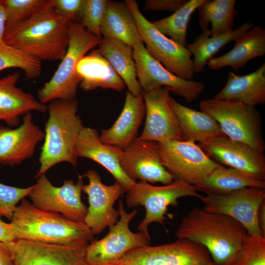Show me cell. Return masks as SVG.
Segmentation results:
<instances>
[{
	"mask_svg": "<svg viewBox=\"0 0 265 265\" xmlns=\"http://www.w3.org/2000/svg\"><path fill=\"white\" fill-rule=\"evenodd\" d=\"M135 20L140 38L149 54L167 70L186 80L194 75L191 54L186 47L160 33L140 11L134 0L124 1Z\"/></svg>",
	"mask_w": 265,
	"mask_h": 265,
	"instance_id": "ba28073f",
	"label": "cell"
},
{
	"mask_svg": "<svg viewBox=\"0 0 265 265\" xmlns=\"http://www.w3.org/2000/svg\"><path fill=\"white\" fill-rule=\"evenodd\" d=\"M1 2L5 13V30L53 6V0H1Z\"/></svg>",
	"mask_w": 265,
	"mask_h": 265,
	"instance_id": "e575fe53",
	"label": "cell"
},
{
	"mask_svg": "<svg viewBox=\"0 0 265 265\" xmlns=\"http://www.w3.org/2000/svg\"><path fill=\"white\" fill-rule=\"evenodd\" d=\"M252 26V23L245 22L236 29L216 36H211L210 29L203 30L193 42L186 46L193 55L194 73L203 72L207 62L222 47L232 41H236Z\"/></svg>",
	"mask_w": 265,
	"mask_h": 265,
	"instance_id": "f546056e",
	"label": "cell"
},
{
	"mask_svg": "<svg viewBox=\"0 0 265 265\" xmlns=\"http://www.w3.org/2000/svg\"><path fill=\"white\" fill-rule=\"evenodd\" d=\"M85 0H53V8L61 17L70 21H80Z\"/></svg>",
	"mask_w": 265,
	"mask_h": 265,
	"instance_id": "f35d334b",
	"label": "cell"
},
{
	"mask_svg": "<svg viewBox=\"0 0 265 265\" xmlns=\"http://www.w3.org/2000/svg\"><path fill=\"white\" fill-rule=\"evenodd\" d=\"M145 112L142 94L137 96L127 91L118 118L110 128L102 130L100 135L101 141L124 149L137 137V132L145 117Z\"/></svg>",
	"mask_w": 265,
	"mask_h": 265,
	"instance_id": "603a6c76",
	"label": "cell"
},
{
	"mask_svg": "<svg viewBox=\"0 0 265 265\" xmlns=\"http://www.w3.org/2000/svg\"><path fill=\"white\" fill-rule=\"evenodd\" d=\"M158 145L160 162L174 180L195 186L222 166L192 141L168 140Z\"/></svg>",
	"mask_w": 265,
	"mask_h": 265,
	"instance_id": "9c48e42d",
	"label": "cell"
},
{
	"mask_svg": "<svg viewBox=\"0 0 265 265\" xmlns=\"http://www.w3.org/2000/svg\"><path fill=\"white\" fill-rule=\"evenodd\" d=\"M78 157L89 159L101 165L128 191L136 182L128 178L120 165L122 150L103 143L96 129L84 127L76 146Z\"/></svg>",
	"mask_w": 265,
	"mask_h": 265,
	"instance_id": "44dd1931",
	"label": "cell"
},
{
	"mask_svg": "<svg viewBox=\"0 0 265 265\" xmlns=\"http://www.w3.org/2000/svg\"><path fill=\"white\" fill-rule=\"evenodd\" d=\"M212 159L234 168L250 179L265 181V156L263 151L226 136L198 142Z\"/></svg>",
	"mask_w": 265,
	"mask_h": 265,
	"instance_id": "5bb4252c",
	"label": "cell"
},
{
	"mask_svg": "<svg viewBox=\"0 0 265 265\" xmlns=\"http://www.w3.org/2000/svg\"><path fill=\"white\" fill-rule=\"evenodd\" d=\"M195 187L206 194L225 195L247 187L265 188V181L250 179L234 168L222 165Z\"/></svg>",
	"mask_w": 265,
	"mask_h": 265,
	"instance_id": "4dcf8cb0",
	"label": "cell"
},
{
	"mask_svg": "<svg viewBox=\"0 0 265 265\" xmlns=\"http://www.w3.org/2000/svg\"><path fill=\"white\" fill-rule=\"evenodd\" d=\"M70 22L52 7L5 30L3 40L41 61L61 60L68 47Z\"/></svg>",
	"mask_w": 265,
	"mask_h": 265,
	"instance_id": "7a4b0ae2",
	"label": "cell"
},
{
	"mask_svg": "<svg viewBox=\"0 0 265 265\" xmlns=\"http://www.w3.org/2000/svg\"><path fill=\"white\" fill-rule=\"evenodd\" d=\"M236 0H205L197 9L199 24L203 30L212 24L211 36L225 34L233 30L234 21L237 14Z\"/></svg>",
	"mask_w": 265,
	"mask_h": 265,
	"instance_id": "1f68e13d",
	"label": "cell"
},
{
	"mask_svg": "<svg viewBox=\"0 0 265 265\" xmlns=\"http://www.w3.org/2000/svg\"><path fill=\"white\" fill-rule=\"evenodd\" d=\"M20 77V74L16 72L0 79V122L11 128L19 126L21 116L28 112L48 110L46 104L17 86Z\"/></svg>",
	"mask_w": 265,
	"mask_h": 265,
	"instance_id": "7402d4cb",
	"label": "cell"
},
{
	"mask_svg": "<svg viewBox=\"0 0 265 265\" xmlns=\"http://www.w3.org/2000/svg\"><path fill=\"white\" fill-rule=\"evenodd\" d=\"M205 0H189L171 15L152 22L156 28L180 45L186 46V31L190 18Z\"/></svg>",
	"mask_w": 265,
	"mask_h": 265,
	"instance_id": "d6a6232c",
	"label": "cell"
},
{
	"mask_svg": "<svg viewBox=\"0 0 265 265\" xmlns=\"http://www.w3.org/2000/svg\"><path fill=\"white\" fill-rule=\"evenodd\" d=\"M76 73L81 79L80 88L85 91L97 88L122 91L125 84L98 50H92L79 62Z\"/></svg>",
	"mask_w": 265,
	"mask_h": 265,
	"instance_id": "cb8c5ba5",
	"label": "cell"
},
{
	"mask_svg": "<svg viewBox=\"0 0 265 265\" xmlns=\"http://www.w3.org/2000/svg\"><path fill=\"white\" fill-rule=\"evenodd\" d=\"M194 186L181 180H174L162 186H155L143 181L135 182L127 192L126 204L129 208L139 205L145 208L146 214L137 229L151 239L148 227L153 222L163 227L167 219L165 214L169 206H176L181 197L201 196Z\"/></svg>",
	"mask_w": 265,
	"mask_h": 265,
	"instance_id": "52a82bcc",
	"label": "cell"
},
{
	"mask_svg": "<svg viewBox=\"0 0 265 265\" xmlns=\"http://www.w3.org/2000/svg\"><path fill=\"white\" fill-rule=\"evenodd\" d=\"M128 252L116 265H216L202 245L186 238Z\"/></svg>",
	"mask_w": 265,
	"mask_h": 265,
	"instance_id": "7c38bea8",
	"label": "cell"
},
{
	"mask_svg": "<svg viewBox=\"0 0 265 265\" xmlns=\"http://www.w3.org/2000/svg\"><path fill=\"white\" fill-rule=\"evenodd\" d=\"M187 0H146V10L170 11L175 12L180 8Z\"/></svg>",
	"mask_w": 265,
	"mask_h": 265,
	"instance_id": "ab89813d",
	"label": "cell"
},
{
	"mask_svg": "<svg viewBox=\"0 0 265 265\" xmlns=\"http://www.w3.org/2000/svg\"><path fill=\"white\" fill-rule=\"evenodd\" d=\"M100 33L133 46L139 35L133 16L125 2L107 0Z\"/></svg>",
	"mask_w": 265,
	"mask_h": 265,
	"instance_id": "f1b7e54d",
	"label": "cell"
},
{
	"mask_svg": "<svg viewBox=\"0 0 265 265\" xmlns=\"http://www.w3.org/2000/svg\"><path fill=\"white\" fill-rule=\"evenodd\" d=\"M169 102L183 140L200 142L225 135L217 121L209 114L184 106L171 97Z\"/></svg>",
	"mask_w": 265,
	"mask_h": 265,
	"instance_id": "4316f807",
	"label": "cell"
},
{
	"mask_svg": "<svg viewBox=\"0 0 265 265\" xmlns=\"http://www.w3.org/2000/svg\"><path fill=\"white\" fill-rule=\"evenodd\" d=\"M106 0H85L81 19L79 23L90 34L102 38L100 27L106 5Z\"/></svg>",
	"mask_w": 265,
	"mask_h": 265,
	"instance_id": "8d00e7d4",
	"label": "cell"
},
{
	"mask_svg": "<svg viewBox=\"0 0 265 265\" xmlns=\"http://www.w3.org/2000/svg\"><path fill=\"white\" fill-rule=\"evenodd\" d=\"M82 176L88 180V184L84 185L82 190L87 195L89 203L84 222L94 235L99 234L118 220L119 213L114 204L126 191L117 181L110 186L103 184L100 175L94 170L89 169Z\"/></svg>",
	"mask_w": 265,
	"mask_h": 265,
	"instance_id": "e0dca14e",
	"label": "cell"
},
{
	"mask_svg": "<svg viewBox=\"0 0 265 265\" xmlns=\"http://www.w3.org/2000/svg\"><path fill=\"white\" fill-rule=\"evenodd\" d=\"M69 42L66 53L51 80L37 92L38 101L44 104L55 100L76 99L81 79L76 73L79 61L101 40L88 33L79 23L70 21Z\"/></svg>",
	"mask_w": 265,
	"mask_h": 265,
	"instance_id": "5b68a950",
	"label": "cell"
},
{
	"mask_svg": "<svg viewBox=\"0 0 265 265\" xmlns=\"http://www.w3.org/2000/svg\"><path fill=\"white\" fill-rule=\"evenodd\" d=\"M6 243L13 265H88V244L65 245L25 239Z\"/></svg>",
	"mask_w": 265,
	"mask_h": 265,
	"instance_id": "2e32d148",
	"label": "cell"
},
{
	"mask_svg": "<svg viewBox=\"0 0 265 265\" xmlns=\"http://www.w3.org/2000/svg\"><path fill=\"white\" fill-rule=\"evenodd\" d=\"M199 199L206 212L230 216L240 223L248 235L262 236L257 214L265 200V188L247 187L225 195L207 193Z\"/></svg>",
	"mask_w": 265,
	"mask_h": 265,
	"instance_id": "9a60e30c",
	"label": "cell"
},
{
	"mask_svg": "<svg viewBox=\"0 0 265 265\" xmlns=\"http://www.w3.org/2000/svg\"><path fill=\"white\" fill-rule=\"evenodd\" d=\"M228 265H265V238L247 234Z\"/></svg>",
	"mask_w": 265,
	"mask_h": 265,
	"instance_id": "d590c367",
	"label": "cell"
},
{
	"mask_svg": "<svg viewBox=\"0 0 265 265\" xmlns=\"http://www.w3.org/2000/svg\"><path fill=\"white\" fill-rule=\"evenodd\" d=\"M31 186L17 187L0 183V219L4 217L11 219L17 204L27 196Z\"/></svg>",
	"mask_w": 265,
	"mask_h": 265,
	"instance_id": "74e56055",
	"label": "cell"
},
{
	"mask_svg": "<svg viewBox=\"0 0 265 265\" xmlns=\"http://www.w3.org/2000/svg\"><path fill=\"white\" fill-rule=\"evenodd\" d=\"M118 211L119 219L109 227L108 234L88 245L86 259L88 265H116L129 251L150 244V239L143 234L132 232L130 228V223L137 210L128 212L121 199Z\"/></svg>",
	"mask_w": 265,
	"mask_h": 265,
	"instance_id": "30bf717a",
	"label": "cell"
},
{
	"mask_svg": "<svg viewBox=\"0 0 265 265\" xmlns=\"http://www.w3.org/2000/svg\"><path fill=\"white\" fill-rule=\"evenodd\" d=\"M200 108L217 121L222 132L229 138L264 152L262 119L255 106L236 100L212 98L203 100Z\"/></svg>",
	"mask_w": 265,
	"mask_h": 265,
	"instance_id": "8992f818",
	"label": "cell"
},
{
	"mask_svg": "<svg viewBox=\"0 0 265 265\" xmlns=\"http://www.w3.org/2000/svg\"><path fill=\"white\" fill-rule=\"evenodd\" d=\"M98 51L107 60L134 96L142 94L137 80L136 66L133 58V49L121 40L104 37L98 44Z\"/></svg>",
	"mask_w": 265,
	"mask_h": 265,
	"instance_id": "83f0119b",
	"label": "cell"
},
{
	"mask_svg": "<svg viewBox=\"0 0 265 265\" xmlns=\"http://www.w3.org/2000/svg\"><path fill=\"white\" fill-rule=\"evenodd\" d=\"M257 222L263 237L265 238V200L262 203L259 208Z\"/></svg>",
	"mask_w": 265,
	"mask_h": 265,
	"instance_id": "7bdbcfd3",
	"label": "cell"
},
{
	"mask_svg": "<svg viewBox=\"0 0 265 265\" xmlns=\"http://www.w3.org/2000/svg\"><path fill=\"white\" fill-rule=\"evenodd\" d=\"M247 234L232 217L196 207L182 218L175 236L204 246L216 265H228Z\"/></svg>",
	"mask_w": 265,
	"mask_h": 265,
	"instance_id": "6da1fadb",
	"label": "cell"
},
{
	"mask_svg": "<svg viewBox=\"0 0 265 265\" xmlns=\"http://www.w3.org/2000/svg\"><path fill=\"white\" fill-rule=\"evenodd\" d=\"M0 265H13L11 254L7 243L0 241Z\"/></svg>",
	"mask_w": 265,
	"mask_h": 265,
	"instance_id": "b9f144b4",
	"label": "cell"
},
{
	"mask_svg": "<svg viewBox=\"0 0 265 265\" xmlns=\"http://www.w3.org/2000/svg\"><path fill=\"white\" fill-rule=\"evenodd\" d=\"M84 185L82 175L75 183L65 180L62 186H53L46 174L37 178L28 196L35 207L42 211L56 213L77 222H84L88 207L82 202Z\"/></svg>",
	"mask_w": 265,
	"mask_h": 265,
	"instance_id": "8fae6325",
	"label": "cell"
},
{
	"mask_svg": "<svg viewBox=\"0 0 265 265\" xmlns=\"http://www.w3.org/2000/svg\"><path fill=\"white\" fill-rule=\"evenodd\" d=\"M11 68L20 69L26 79H33L41 74L42 61L0 40V71Z\"/></svg>",
	"mask_w": 265,
	"mask_h": 265,
	"instance_id": "836d02e7",
	"label": "cell"
},
{
	"mask_svg": "<svg viewBox=\"0 0 265 265\" xmlns=\"http://www.w3.org/2000/svg\"><path fill=\"white\" fill-rule=\"evenodd\" d=\"M137 78L144 92L167 87L175 95L191 103L199 98L205 88L200 81L182 79L167 70L147 52L139 38L132 47Z\"/></svg>",
	"mask_w": 265,
	"mask_h": 265,
	"instance_id": "4fadbf2b",
	"label": "cell"
},
{
	"mask_svg": "<svg viewBox=\"0 0 265 265\" xmlns=\"http://www.w3.org/2000/svg\"><path fill=\"white\" fill-rule=\"evenodd\" d=\"M45 132L32 120L31 112L25 115L16 128L0 126V164L13 166L31 158Z\"/></svg>",
	"mask_w": 265,
	"mask_h": 265,
	"instance_id": "ffe728a7",
	"label": "cell"
},
{
	"mask_svg": "<svg viewBox=\"0 0 265 265\" xmlns=\"http://www.w3.org/2000/svg\"><path fill=\"white\" fill-rule=\"evenodd\" d=\"M170 89L160 87L142 92L145 122L139 139L157 142L183 140L175 114L169 104Z\"/></svg>",
	"mask_w": 265,
	"mask_h": 265,
	"instance_id": "d6986e66",
	"label": "cell"
},
{
	"mask_svg": "<svg viewBox=\"0 0 265 265\" xmlns=\"http://www.w3.org/2000/svg\"><path fill=\"white\" fill-rule=\"evenodd\" d=\"M5 13L1 0H0V40H3L5 30Z\"/></svg>",
	"mask_w": 265,
	"mask_h": 265,
	"instance_id": "ee69618b",
	"label": "cell"
},
{
	"mask_svg": "<svg viewBox=\"0 0 265 265\" xmlns=\"http://www.w3.org/2000/svg\"><path fill=\"white\" fill-rule=\"evenodd\" d=\"M16 239L65 245L93 241L94 235L84 222L69 220L60 214L42 211L23 199L10 222Z\"/></svg>",
	"mask_w": 265,
	"mask_h": 265,
	"instance_id": "3957f363",
	"label": "cell"
},
{
	"mask_svg": "<svg viewBox=\"0 0 265 265\" xmlns=\"http://www.w3.org/2000/svg\"><path fill=\"white\" fill-rule=\"evenodd\" d=\"M121 169L131 180L150 183H171L173 177L161 164L158 142L137 137L124 149L120 160Z\"/></svg>",
	"mask_w": 265,
	"mask_h": 265,
	"instance_id": "ac0fdd59",
	"label": "cell"
},
{
	"mask_svg": "<svg viewBox=\"0 0 265 265\" xmlns=\"http://www.w3.org/2000/svg\"><path fill=\"white\" fill-rule=\"evenodd\" d=\"M10 223H6L0 219V241L11 242L15 240Z\"/></svg>",
	"mask_w": 265,
	"mask_h": 265,
	"instance_id": "60d3db41",
	"label": "cell"
},
{
	"mask_svg": "<svg viewBox=\"0 0 265 265\" xmlns=\"http://www.w3.org/2000/svg\"><path fill=\"white\" fill-rule=\"evenodd\" d=\"M79 103L71 100H55L48 106L49 118L45 129L44 143L41 149L40 167L35 178L53 166L66 162L74 167L78 164L76 146L84 127L78 114Z\"/></svg>",
	"mask_w": 265,
	"mask_h": 265,
	"instance_id": "277c9868",
	"label": "cell"
},
{
	"mask_svg": "<svg viewBox=\"0 0 265 265\" xmlns=\"http://www.w3.org/2000/svg\"><path fill=\"white\" fill-rule=\"evenodd\" d=\"M235 41L231 51L209 60L207 65L210 69L218 70L230 66L236 71L249 60L265 55V30L260 26H253Z\"/></svg>",
	"mask_w": 265,
	"mask_h": 265,
	"instance_id": "484cf974",
	"label": "cell"
},
{
	"mask_svg": "<svg viewBox=\"0 0 265 265\" xmlns=\"http://www.w3.org/2000/svg\"><path fill=\"white\" fill-rule=\"evenodd\" d=\"M213 99L238 101L252 106L265 104V63L254 72L243 76L230 72L225 85Z\"/></svg>",
	"mask_w": 265,
	"mask_h": 265,
	"instance_id": "d4e9b609",
	"label": "cell"
}]
</instances>
